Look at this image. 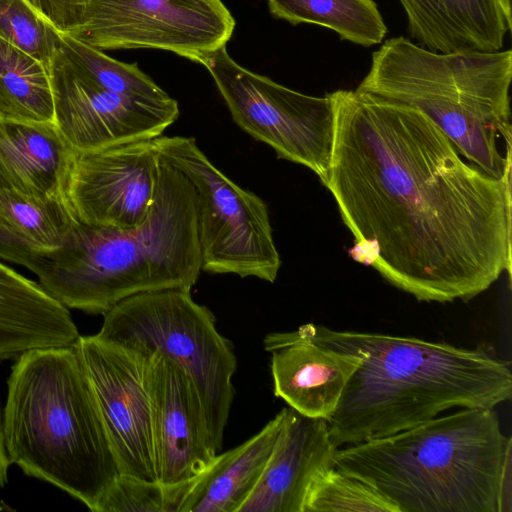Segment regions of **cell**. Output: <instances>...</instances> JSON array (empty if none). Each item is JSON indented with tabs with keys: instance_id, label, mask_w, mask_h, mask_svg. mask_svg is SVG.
Instances as JSON below:
<instances>
[{
	"instance_id": "8",
	"label": "cell",
	"mask_w": 512,
	"mask_h": 512,
	"mask_svg": "<svg viewBox=\"0 0 512 512\" xmlns=\"http://www.w3.org/2000/svg\"><path fill=\"white\" fill-rule=\"evenodd\" d=\"M153 141L159 157L195 191L201 271L275 282L281 258L266 203L214 166L194 137L161 135Z\"/></svg>"
},
{
	"instance_id": "11",
	"label": "cell",
	"mask_w": 512,
	"mask_h": 512,
	"mask_svg": "<svg viewBox=\"0 0 512 512\" xmlns=\"http://www.w3.org/2000/svg\"><path fill=\"white\" fill-rule=\"evenodd\" d=\"M92 386L119 473L157 480L147 356L95 335L74 343Z\"/></svg>"
},
{
	"instance_id": "4",
	"label": "cell",
	"mask_w": 512,
	"mask_h": 512,
	"mask_svg": "<svg viewBox=\"0 0 512 512\" xmlns=\"http://www.w3.org/2000/svg\"><path fill=\"white\" fill-rule=\"evenodd\" d=\"M512 441L494 409L461 408L400 432L338 449L335 467L398 512H508L502 479Z\"/></svg>"
},
{
	"instance_id": "6",
	"label": "cell",
	"mask_w": 512,
	"mask_h": 512,
	"mask_svg": "<svg viewBox=\"0 0 512 512\" xmlns=\"http://www.w3.org/2000/svg\"><path fill=\"white\" fill-rule=\"evenodd\" d=\"M512 51L433 52L400 36L373 52L357 90L420 109L471 164L511 175Z\"/></svg>"
},
{
	"instance_id": "9",
	"label": "cell",
	"mask_w": 512,
	"mask_h": 512,
	"mask_svg": "<svg viewBox=\"0 0 512 512\" xmlns=\"http://www.w3.org/2000/svg\"><path fill=\"white\" fill-rule=\"evenodd\" d=\"M59 32L101 51L158 49L198 62L226 47L235 20L221 0H42Z\"/></svg>"
},
{
	"instance_id": "22",
	"label": "cell",
	"mask_w": 512,
	"mask_h": 512,
	"mask_svg": "<svg viewBox=\"0 0 512 512\" xmlns=\"http://www.w3.org/2000/svg\"><path fill=\"white\" fill-rule=\"evenodd\" d=\"M0 119L55 124L49 66L2 37Z\"/></svg>"
},
{
	"instance_id": "25",
	"label": "cell",
	"mask_w": 512,
	"mask_h": 512,
	"mask_svg": "<svg viewBox=\"0 0 512 512\" xmlns=\"http://www.w3.org/2000/svg\"><path fill=\"white\" fill-rule=\"evenodd\" d=\"M303 512H398L366 482L333 467L311 485Z\"/></svg>"
},
{
	"instance_id": "26",
	"label": "cell",
	"mask_w": 512,
	"mask_h": 512,
	"mask_svg": "<svg viewBox=\"0 0 512 512\" xmlns=\"http://www.w3.org/2000/svg\"><path fill=\"white\" fill-rule=\"evenodd\" d=\"M195 478L166 484L120 473L106 490L95 512H180Z\"/></svg>"
},
{
	"instance_id": "10",
	"label": "cell",
	"mask_w": 512,
	"mask_h": 512,
	"mask_svg": "<svg viewBox=\"0 0 512 512\" xmlns=\"http://www.w3.org/2000/svg\"><path fill=\"white\" fill-rule=\"evenodd\" d=\"M210 73L233 121L280 159L303 165L321 180L328 168L334 116L329 94L310 96L258 75L222 47L200 61Z\"/></svg>"
},
{
	"instance_id": "3",
	"label": "cell",
	"mask_w": 512,
	"mask_h": 512,
	"mask_svg": "<svg viewBox=\"0 0 512 512\" xmlns=\"http://www.w3.org/2000/svg\"><path fill=\"white\" fill-rule=\"evenodd\" d=\"M159 156V155H158ZM155 198L137 227H93L79 221L47 252L40 286L68 309L105 315L133 295L190 291L201 272L196 195L189 180L160 157Z\"/></svg>"
},
{
	"instance_id": "14",
	"label": "cell",
	"mask_w": 512,
	"mask_h": 512,
	"mask_svg": "<svg viewBox=\"0 0 512 512\" xmlns=\"http://www.w3.org/2000/svg\"><path fill=\"white\" fill-rule=\"evenodd\" d=\"M146 377L157 480H191L218 454L198 391L180 365L159 353L147 355Z\"/></svg>"
},
{
	"instance_id": "23",
	"label": "cell",
	"mask_w": 512,
	"mask_h": 512,
	"mask_svg": "<svg viewBox=\"0 0 512 512\" xmlns=\"http://www.w3.org/2000/svg\"><path fill=\"white\" fill-rule=\"evenodd\" d=\"M270 12L293 25L314 24L336 32L341 39L372 46L387 33L373 0H267Z\"/></svg>"
},
{
	"instance_id": "12",
	"label": "cell",
	"mask_w": 512,
	"mask_h": 512,
	"mask_svg": "<svg viewBox=\"0 0 512 512\" xmlns=\"http://www.w3.org/2000/svg\"><path fill=\"white\" fill-rule=\"evenodd\" d=\"M55 125L69 145L88 151L154 139L179 117L178 102H146L102 88L57 48L49 62Z\"/></svg>"
},
{
	"instance_id": "19",
	"label": "cell",
	"mask_w": 512,
	"mask_h": 512,
	"mask_svg": "<svg viewBox=\"0 0 512 512\" xmlns=\"http://www.w3.org/2000/svg\"><path fill=\"white\" fill-rule=\"evenodd\" d=\"M79 336L67 307L0 262V361L33 349L72 345Z\"/></svg>"
},
{
	"instance_id": "29",
	"label": "cell",
	"mask_w": 512,
	"mask_h": 512,
	"mask_svg": "<svg viewBox=\"0 0 512 512\" xmlns=\"http://www.w3.org/2000/svg\"><path fill=\"white\" fill-rule=\"evenodd\" d=\"M502 10L504 12L505 17L508 21L512 22L511 20V0H499Z\"/></svg>"
},
{
	"instance_id": "24",
	"label": "cell",
	"mask_w": 512,
	"mask_h": 512,
	"mask_svg": "<svg viewBox=\"0 0 512 512\" xmlns=\"http://www.w3.org/2000/svg\"><path fill=\"white\" fill-rule=\"evenodd\" d=\"M57 48L79 73L106 90L146 102L172 99L136 63L115 60L58 30Z\"/></svg>"
},
{
	"instance_id": "21",
	"label": "cell",
	"mask_w": 512,
	"mask_h": 512,
	"mask_svg": "<svg viewBox=\"0 0 512 512\" xmlns=\"http://www.w3.org/2000/svg\"><path fill=\"white\" fill-rule=\"evenodd\" d=\"M77 221L66 199L0 188V259L35 273L47 252L66 241Z\"/></svg>"
},
{
	"instance_id": "18",
	"label": "cell",
	"mask_w": 512,
	"mask_h": 512,
	"mask_svg": "<svg viewBox=\"0 0 512 512\" xmlns=\"http://www.w3.org/2000/svg\"><path fill=\"white\" fill-rule=\"evenodd\" d=\"M410 35L433 52H495L512 22L499 0H399Z\"/></svg>"
},
{
	"instance_id": "1",
	"label": "cell",
	"mask_w": 512,
	"mask_h": 512,
	"mask_svg": "<svg viewBox=\"0 0 512 512\" xmlns=\"http://www.w3.org/2000/svg\"><path fill=\"white\" fill-rule=\"evenodd\" d=\"M330 191L351 258L419 301H468L511 272V180L467 161L420 109L329 93Z\"/></svg>"
},
{
	"instance_id": "16",
	"label": "cell",
	"mask_w": 512,
	"mask_h": 512,
	"mask_svg": "<svg viewBox=\"0 0 512 512\" xmlns=\"http://www.w3.org/2000/svg\"><path fill=\"white\" fill-rule=\"evenodd\" d=\"M339 448L327 420L306 417L288 407L263 474L239 512H303L311 485L335 467Z\"/></svg>"
},
{
	"instance_id": "17",
	"label": "cell",
	"mask_w": 512,
	"mask_h": 512,
	"mask_svg": "<svg viewBox=\"0 0 512 512\" xmlns=\"http://www.w3.org/2000/svg\"><path fill=\"white\" fill-rule=\"evenodd\" d=\"M72 154L55 124L0 119V188L67 200Z\"/></svg>"
},
{
	"instance_id": "5",
	"label": "cell",
	"mask_w": 512,
	"mask_h": 512,
	"mask_svg": "<svg viewBox=\"0 0 512 512\" xmlns=\"http://www.w3.org/2000/svg\"><path fill=\"white\" fill-rule=\"evenodd\" d=\"M3 433L11 464L92 512L120 474L74 344L33 349L15 358L7 380Z\"/></svg>"
},
{
	"instance_id": "27",
	"label": "cell",
	"mask_w": 512,
	"mask_h": 512,
	"mask_svg": "<svg viewBox=\"0 0 512 512\" xmlns=\"http://www.w3.org/2000/svg\"><path fill=\"white\" fill-rule=\"evenodd\" d=\"M0 37L48 66L57 49L42 0H0Z\"/></svg>"
},
{
	"instance_id": "13",
	"label": "cell",
	"mask_w": 512,
	"mask_h": 512,
	"mask_svg": "<svg viewBox=\"0 0 512 512\" xmlns=\"http://www.w3.org/2000/svg\"><path fill=\"white\" fill-rule=\"evenodd\" d=\"M159 167L153 139L73 149L66 197L75 218L93 227L139 226L150 213Z\"/></svg>"
},
{
	"instance_id": "15",
	"label": "cell",
	"mask_w": 512,
	"mask_h": 512,
	"mask_svg": "<svg viewBox=\"0 0 512 512\" xmlns=\"http://www.w3.org/2000/svg\"><path fill=\"white\" fill-rule=\"evenodd\" d=\"M263 345L271 354L274 395L310 418L331 417L361 363L358 353L316 341L303 325L269 333Z\"/></svg>"
},
{
	"instance_id": "7",
	"label": "cell",
	"mask_w": 512,
	"mask_h": 512,
	"mask_svg": "<svg viewBox=\"0 0 512 512\" xmlns=\"http://www.w3.org/2000/svg\"><path fill=\"white\" fill-rule=\"evenodd\" d=\"M100 337L142 355L159 353L193 381L217 451L234 399L233 347L216 328L213 313L188 290L163 289L128 297L104 315Z\"/></svg>"
},
{
	"instance_id": "20",
	"label": "cell",
	"mask_w": 512,
	"mask_h": 512,
	"mask_svg": "<svg viewBox=\"0 0 512 512\" xmlns=\"http://www.w3.org/2000/svg\"><path fill=\"white\" fill-rule=\"evenodd\" d=\"M287 410L283 408L247 441L217 454L195 478L180 512H239L263 474Z\"/></svg>"
},
{
	"instance_id": "28",
	"label": "cell",
	"mask_w": 512,
	"mask_h": 512,
	"mask_svg": "<svg viewBox=\"0 0 512 512\" xmlns=\"http://www.w3.org/2000/svg\"><path fill=\"white\" fill-rule=\"evenodd\" d=\"M10 461L7 455L4 433H3V409L0 403V487L3 488L8 483V474Z\"/></svg>"
},
{
	"instance_id": "2",
	"label": "cell",
	"mask_w": 512,
	"mask_h": 512,
	"mask_svg": "<svg viewBox=\"0 0 512 512\" xmlns=\"http://www.w3.org/2000/svg\"><path fill=\"white\" fill-rule=\"evenodd\" d=\"M303 327L316 341L361 357L327 420L338 447L400 432L451 408L494 409L512 394L509 364L480 347Z\"/></svg>"
}]
</instances>
